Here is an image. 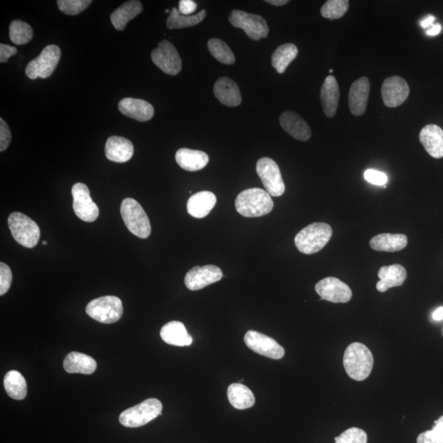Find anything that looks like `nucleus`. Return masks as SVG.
Listing matches in <instances>:
<instances>
[{"label":"nucleus","mask_w":443,"mask_h":443,"mask_svg":"<svg viewBox=\"0 0 443 443\" xmlns=\"http://www.w3.org/2000/svg\"><path fill=\"white\" fill-rule=\"evenodd\" d=\"M343 366L350 377L356 381H363L371 374L374 356L365 345L354 343L345 351Z\"/></svg>","instance_id":"f257e3e1"},{"label":"nucleus","mask_w":443,"mask_h":443,"mask_svg":"<svg viewBox=\"0 0 443 443\" xmlns=\"http://www.w3.org/2000/svg\"><path fill=\"white\" fill-rule=\"evenodd\" d=\"M273 205L271 195L260 188L242 191L235 202L236 211L247 218L264 216L273 211Z\"/></svg>","instance_id":"f03ea898"},{"label":"nucleus","mask_w":443,"mask_h":443,"mask_svg":"<svg viewBox=\"0 0 443 443\" xmlns=\"http://www.w3.org/2000/svg\"><path fill=\"white\" fill-rule=\"evenodd\" d=\"M332 236L333 230L328 223H314L298 232L295 244L303 254H315L329 243Z\"/></svg>","instance_id":"7ed1b4c3"},{"label":"nucleus","mask_w":443,"mask_h":443,"mask_svg":"<svg viewBox=\"0 0 443 443\" xmlns=\"http://www.w3.org/2000/svg\"><path fill=\"white\" fill-rule=\"evenodd\" d=\"M162 410L163 405L160 400L147 399L121 413L119 422L124 427H142L160 416Z\"/></svg>","instance_id":"20e7f679"},{"label":"nucleus","mask_w":443,"mask_h":443,"mask_svg":"<svg viewBox=\"0 0 443 443\" xmlns=\"http://www.w3.org/2000/svg\"><path fill=\"white\" fill-rule=\"evenodd\" d=\"M121 214L128 230L140 239L150 236L151 226L150 220L142 205L132 198L123 200L121 204Z\"/></svg>","instance_id":"39448f33"},{"label":"nucleus","mask_w":443,"mask_h":443,"mask_svg":"<svg viewBox=\"0 0 443 443\" xmlns=\"http://www.w3.org/2000/svg\"><path fill=\"white\" fill-rule=\"evenodd\" d=\"M8 222L9 230L17 243L26 248H33L38 244L40 227L31 218L22 213L15 212L10 214Z\"/></svg>","instance_id":"423d86ee"},{"label":"nucleus","mask_w":443,"mask_h":443,"mask_svg":"<svg viewBox=\"0 0 443 443\" xmlns=\"http://www.w3.org/2000/svg\"><path fill=\"white\" fill-rule=\"evenodd\" d=\"M86 311L89 316L100 323L114 324L122 318L123 302L114 296H102L89 303Z\"/></svg>","instance_id":"0eeeda50"},{"label":"nucleus","mask_w":443,"mask_h":443,"mask_svg":"<svg viewBox=\"0 0 443 443\" xmlns=\"http://www.w3.org/2000/svg\"><path fill=\"white\" fill-rule=\"evenodd\" d=\"M60 57H61V50L58 45L46 46L38 57L27 64L26 75L31 80L38 77L42 79L50 77L57 68Z\"/></svg>","instance_id":"6e6552de"},{"label":"nucleus","mask_w":443,"mask_h":443,"mask_svg":"<svg viewBox=\"0 0 443 443\" xmlns=\"http://www.w3.org/2000/svg\"><path fill=\"white\" fill-rule=\"evenodd\" d=\"M228 20L233 27L243 30L251 40H260L269 35L267 22L261 16L241 10H233Z\"/></svg>","instance_id":"1a4fd4ad"},{"label":"nucleus","mask_w":443,"mask_h":443,"mask_svg":"<svg viewBox=\"0 0 443 443\" xmlns=\"http://www.w3.org/2000/svg\"><path fill=\"white\" fill-rule=\"evenodd\" d=\"M256 172L262 181L266 191L271 197H278L283 195L286 188L285 183L276 162L269 158H260L256 165Z\"/></svg>","instance_id":"9d476101"},{"label":"nucleus","mask_w":443,"mask_h":443,"mask_svg":"<svg viewBox=\"0 0 443 443\" xmlns=\"http://www.w3.org/2000/svg\"><path fill=\"white\" fill-rule=\"evenodd\" d=\"M151 59L153 63L163 72L171 76L179 74L181 70V59L175 46L170 41L165 40L152 51Z\"/></svg>","instance_id":"9b49d317"},{"label":"nucleus","mask_w":443,"mask_h":443,"mask_svg":"<svg viewBox=\"0 0 443 443\" xmlns=\"http://www.w3.org/2000/svg\"><path fill=\"white\" fill-rule=\"evenodd\" d=\"M73 211L84 222L92 223L99 217V208L93 202L86 184L78 183L73 186Z\"/></svg>","instance_id":"f8f14e48"},{"label":"nucleus","mask_w":443,"mask_h":443,"mask_svg":"<svg viewBox=\"0 0 443 443\" xmlns=\"http://www.w3.org/2000/svg\"><path fill=\"white\" fill-rule=\"evenodd\" d=\"M247 347L253 352L273 360H280L285 354V350L272 338L263 333L250 330L245 335Z\"/></svg>","instance_id":"ddd939ff"},{"label":"nucleus","mask_w":443,"mask_h":443,"mask_svg":"<svg viewBox=\"0 0 443 443\" xmlns=\"http://www.w3.org/2000/svg\"><path fill=\"white\" fill-rule=\"evenodd\" d=\"M315 291L321 300L333 303H347L352 297V289L341 280L333 277L322 279L316 284Z\"/></svg>","instance_id":"4468645a"},{"label":"nucleus","mask_w":443,"mask_h":443,"mask_svg":"<svg viewBox=\"0 0 443 443\" xmlns=\"http://www.w3.org/2000/svg\"><path fill=\"white\" fill-rule=\"evenodd\" d=\"M223 278V272L216 265L195 266L186 273L185 284L190 291H197L217 283Z\"/></svg>","instance_id":"2eb2a0df"},{"label":"nucleus","mask_w":443,"mask_h":443,"mask_svg":"<svg viewBox=\"0 0 443 443\" xmlns=\"http://www.w3.org/2000/svg\"><path fill=\"white\" fill-rule=\"evenodd\" d=\"M410 87L404 78L393 76L386 78L382 86V98L389 108H396L407 100Z\"/></svg>","instance_id":"dca6fc26"},{"label":"nucleus","mask_w":443,"mask_h":443,"mask_svg":"<svg viewBox=\"0 0 443 443\" xmlns=\"http://www.w3.org/2000/svg\"><path fill=\"white\" fill-rule=\"evenodd\" d=\"M370 91L368 78L363 77L352 83L349 91V108L354 116L365 114Z\"/></svg>","instance_id":"f3484780"},{"label":"nucleus","mask_w":443,"mask_h":443,"mask_svg":"<svg viewBox=\"0 0 443 443\" xmlns=\"http://www.w3.org/2000/svg\"><path fill=\"white\" fill-rule=\"evenodd\" d=\"M279 122L283 130L298 141L306 142L311 137L309 124L295 112H284L280 116Z\"/></svg>","instance_id":"a211bd4d"},{"label":"nucleus","mask_w":443,"mask_h":443,"mask_svg":"<svg viewBox=\"0 0 443 443\" xmlns=\"http://www.w3.org/2000/svg\"><path fill=\"white\" fill-rule=\"evenodd\" d=\"M119 110L125 116L139 122H147L155 114V110L150 103L134 98H125L121 100Z\"/></svg>","instance_id":"6ab92c4d"},{"label":"nucleus","mask_w":443,"mask_h":443,"mask_svg":"<svg viewBox=\"0 0 443 443\" xmlns=\"http://www.w3.org/2000/svg\"><path fill=\"white\" fill-rule=\"evenodd\" d=\"M377 276L380 281L377 283V290L385 292L390 288L402 286L407 278V270L400 264L382 266Z\"/></svg>","instance_id":"aec40b11"},{"label":"nucleus","mask_w":443,"mask_h":443,"mask_svg":"<svg viewBox=\"0 0 443 443\" xmlns=\"http://www.w3.org/2000/svg\"><path fill=\"white\" fill-rule=\"evenodd\" d=\"M213 93L223 105L228 107H236L241 105L242 99L239 87L230 78L218 79L214 84Z\"/></svg>","instance_id":"412c9836"},{"label":"nucleus","mask_w":443,"mask_h":443,"mask_svg":"<svg viewBox=\"0 0 443 443\" xmlns=\"http://www.w3.org/2000/svg\"><path fill=\"white\" fill-rule=\"evenodd\" d=\"M419 142L433 158L443 157V130L438 126H426L419 133Z\"/></svg>","instance_id":"4be33fe9"},{"label":"nucleus","mask_w":443,"mask_h":443,"mask_svg":"<svg viewBox=\"0 0 443 443\" xmlns=\"http://www.w3.org/2000/svg\"><path fill=\"white\" fill-rule=\"evenodd\" d=\"M320 99L325 115L328 118H333L337 113L340 99L338 83L333 76L326 77L321 88Z\"/></svg>","instance_id":"5701e85b"},{"label":"nucleus","mask_w":443,"mask_h":443,"mask_svg":"<svg viewBox=\"0 0 443 443\" xmlns=\"http://www.w3.org/2000/svg\"><path fill=\"white\" fill-rule=\"evenodd\" d=\"M134 147L129 140L122 137H111L107 140L105 156L109 160L116 163H125L132 158Z\"/></svg>","instance_id":"b1692460"},{"label":"nucleus","mask_w":443,"mask_h":443,"mask_svg":"<svg viewBox=\"0 0 443 443\" xmlns=\"http://www.w3.org/2000/svg\"><path fill=\"white\" fill-rule=\"evenodd\" d=\"M216 195L211 191H200V193L191 195L186 207H188L190 216L197 218H203L211 212L216 207Z\"/></svg>","instance_id":"393cba45"},{"label":"nucleus","mask_w":443,"mask_h":443,"mask_svg":"<svg viewBox=\"0 0 443 443\" xmlns=\"http://www.w3.org/2000/svg\"><path fill=\"white\" fill-rule=\"evenodd\" d=\"M161 338L172 346L188 347L193 342L185 325L179 321H172L166 324L160 331Z\"/></svg>","instance_id":"a878e982"},{"label":"nucleus","mask_w":443,"mask_h":443,"mask_svg":"<svg viewBox=\"0 0 443 443\" xmlns=\"http://www.w3.org/2000/svg\"><path fill=\"white\" fill-rule=\"evenodd\" d=\"M63 368L69 374L92 375L96 370L97 363L86 354L73 352L65 357Z\"/></svg>","instance_id":"bb28decb"},{"label":"nucleus","mask_w":443,"mask_h":443,"mask_svg":"<svg viewBox=\"0 0 443 443\" xmlns=\"http://www.w3.org/2000/svg\"><path fill=\"white\" fill-rule=\"evenodd\" d=\"M209 158L207 153L202 151L190 150L181 148L176 153V161L184 170L199 171L208 165Z\"/></svg>","instance_id":"cd10ccee"},{"label":"nucleus","mask_w":443,"mask_h":443,"mask_svg":"<svg viewBox=\"0 0 443 443\" xmlns=\"http://www.w3.org/2000/svg\"><path fill=\"white\" fill-rule=\"evenodd\" d=\"M408 244L407 236L404 234H391L382 233L370 240V245L373 250L384 251V253H396L405 248Z\"/></svg>","instance_id":"c85d7f7f"},{"label":"nucleus","mask_w":443,"mask_h":443,"mask_svg":"<svg viewBox=\"0 0 443 443\" xmlns=\"http://www.w3.org/2000/svg\"><path fill=\"white\" fill-rule=\"evenodd\" d=\"M142 10V3L138 0H132V1L125 3L111 14L112 24L116 30L123 31L128 23L138 16Z\"/></svg>","instance_id":"c756f323"},{"label":"nucleus","mask_w":443,"mask_h":443,"mask_svg":"<svg viewBox=\"0 0 443 443\" xmlns=\"http://www.w3.org/2000/svg\"><path fill=\"white\" fill-rule=\"evenodd\" d=\"M227 398L233 407L245 410L253 407L255 403L254 393L244 384H232L227 389Z\"/></svg>","instance_id":"7c9ffc66"},{"label":"nucleus","mask_w":443,"mask_h":443,"mask_svg":"<svg viewBox=\"0 0 443 443\" xmlns=\"http://www.w3.org/2000/svg\"><path fill=\"white\" fill-rule=\"evenodd\" d=\"M4 389L7 394L14 400H21L26 398L27 385L24 377L16 370L7 373L3 380Z\"/></svg>","instance_id":"2f4dec72"},{"label":"nucleus","mask_w":443,"mask_h":443,"mask_svg":"<svg viewBox=\"0 0 443 443\" xmlns=\"http://www.w3.org/2000/svg\"><path fill=\"white\" fill-rule=\"evenodd\" d=\"M298 50L295 45H280L272 55V66L278 73L283 74L286 71L289 64L296 58Z\"/></svg>","instance_id":"473e14b6"},{"label":"nucleus","mask_w":443,"mask_h":443,"mask_svg":"<svg viewBox=\"0 0 443 443\" xmlns=\"http://www.w3.org/2000/svg\"><path fill=\"white\" fill-rule=\"evenodd\" d=\"M207 11L202 10L195 15L186 16L183 15L179 9L174 8L172 9L169 18H167V27L172 30L194 27L202 22L207 17Z\"/></svg>","instance_id":"72a5a7b5"},{"label":"nucleus","mask_w":443,"mask_h":443,"mask_svg":"<svg viewBox=\"0 0 443 443\" xmlns=\"http://www.w3.org/2000/svg\"><path fill=\"white\" fill-rule=\"evenodd\" d=\"M208 49L213 57L221 63L232 65L236 61L235 55L230 46L220 39L212 38L209 40Z\"/></svg>","instance_id":"f704fd0d"},{"label":"nucleus","mask_w":443,"mask_h":443,"mask_svg":"<svg viewBox=\"0 0 443 443\" xmlns=\"http://www.w3.org/2000/svg\"><path fill=\"white\" fill-rule=\"evenodd\" d=\"M32 36H33V30L27 22L20 20L11 22L9 27V37L13 44L26 45L31 40Z\"/></svg>","instance_id":"c9c22d12"},{"label":"nucleus","mask_w":443,"mask_h":443,"mask_svg":"<svg viewBox=\"0 0 443 443\" xmlns=\"http://www.w3.org/2000/svg\"><path fill=\"white\" fill-rule=\"evenodd\" d=\"M347 0H329L321 8V15L328 20H335L343 17L348 11Z\"/></svg>","instance_id":"e433bc0d"},{"label":"nucleus","mask_w":443,"mask_h":443,"mask_svg":"<svg viewBox=\"0 0 443 443\" xmlns=\"http://www.w3.org/2000/svg\"><path fill=\"white\" fill-rule=\"evenodd\" d=\"M91 3V0H58L57 1L59 10L70 16L77 15L82 13L90 6Z\"/></svg>","instance_id":"4c0bfd02"},{"label":"nucleus","mask_w":443,"mask_h":443,"mask_svg":"<svg viewBox=\"0 0 443 443\" xmlns=\"http://www.w3.org/2000/svg\"><path fill=\"white\" fill-rule=\"evenodd\" d=\"M417 443H443V416L437 419L432 430L419 435Z\"/></svg>","instance_id":"58836bf2"},{"label":"nucleus","mask_w":443,"mask_h":443,"mask_svg":"<svg viewBox=\"0 0 443 443\" xmlns=\"http://www.w3.org/2000/svg\"><path fill=\"white\" fill-rule=\"evenodd\" d=\"M367 433L361 428H348L341 435L335 437V443H367Z\"/></svg>","instance_id":"ea45409f"},{"label":"nucleus","mask_w":443,"mask_h":443,"mask_svg":"<svg viewBox=\"0 0 443 443\" xmlns=\"http://www.w3.org/2000/svg\"><path fill=\"white\" fill-rule=\"evenodd\" d=\"M12 271L6 264L0 263V295L3 296L9 290L12 283Z\"/></svg>","instance_id":"a19ab883"},{"label":"nucleus","mask_w":443,"mask_h":443,"mask_svg":"<svg viewBox=\"0 0 443 443\" xmlns=\"http://www.w3.org/2000/svg\"><path fill=\"white\" fill-rule=\"evenodd\" d=\"M365 179L368 183L376 186H385L388 183V176L384 172L374 170H366Z\"/></svg>","instance_id":"79ce46f5"},{"label":"nucleus","mask_w":443,"mask_h":443,"mask_svg":"<svg viewBox=\"0 0 443 443\" xmlns=\"http://www.w3.org/2000/svg\"><path fill=\"white\" fill-rule=\"evenodd\" d=\"M11 142V132L6 121L0 119V151L7 150Z\"/></svg>","instance_id":"37998d69"},{"label":"nucleus","mask_w":443,"mask_h":443,"mask_svg":"<svg viewBox=\"0 0 443 443\" xmlns=\"http://www.w3.org/2000/svg\"><path fill=\"white\" fill-rule=\"evenodd\" d=\"M197 8V3L191 1V0H181L179 2V12L183 14V15H191Z\"/></svg>","instance_id":"c03bdc74"},{"label":"nucleus","mask_w":443,"mask_h":443,"mask_svg":"<svg viewBox=\"0 0 443 443\" xmlns=\"http://www.w3.org/2000/svg\"><path fill=\"white\" fill-rule=\"evenodd\" d=\"M17 53V50L13 46L4 44L0 45V62H7L9 58Z\"/></svg>","instance_id":"a18cd8bd"},{"label":"nucleus","mask_w":443,"mask_h":443,"mask_svg":"<svg viewBox=\"0 0 443 443\" xmlns=\"http://www.w3.org/2000/svg\"><path fill=\"white\" fill-rule=\"evenodd\" d=\"M435 17L428 16L426 18H424L423 21H421V26L423 28V29H427V28H430L433 26V22H435Z\"/></svg>","instance_id":"49530a36"},{"label":"nucleus","mask_w":443,"mask_h":443,"mask_svg":"<svg viewBox=\"0 0 443 443\" xmlns=\"http://www.w3.org/2000/svg\"><path fill=\"white\" fill-rule=\"evenodd\" d=\"M442 27L440 24L433 25L426 31V34L430 36H435L440 33Z\"/></svg>","instance_id":"de8ad7c7"},{"label":"nucleus","mask_w":443,"mask_h":443,"mask_svg":"<svg viewBox=\"0 0 443 443\" xmlns=\"http://www.w3.org/2000/svg\"><path fill=\"white\" fill-rule=\"evenodd\" d=\"M433 319L436 321L443 320V307H440L433 314Z\"/></svg>","instance_id":"09e8293b"},{"label":"nucleus","mask_w":443,"mask_h":443,"mask_svg":"<svg viewBox=\"0 0 443 443\" xmlns=\"http://www.w3.org/2000/svg\"><path fill=\"white\" fill-rule=\"evenodd\" d=\"M265 2L274 6H285L289 1L287 0H266Z\"/></svg>","instance_id":"8fccbe9b"},{"label":"nucleus","mask_w":443,"mask_h":443,"mask_svg":"<svg viewBox=\"0 0 443 443\" xmlns=\"http://www.w3.org/2000/svg\"><path fill=\"white\" fill-rule=\"evenodd\" d=\"M43 245H45H45H47V241H43Z\"/></svg>","instance_id":"3c124183"}]
</instances>
